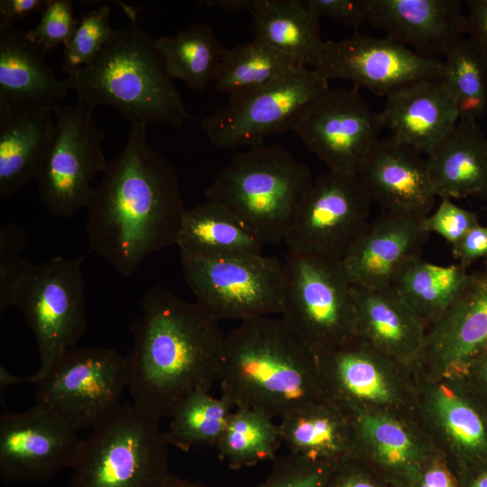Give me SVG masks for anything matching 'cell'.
Segmentation results:
<instances>
[{
	"label": "cell",
	"instance_id": "cell-43",
	"mask_svg": "<svg viewBox=\"0 0 487 487\" xmlns=\"http://www.w3.org/2000/svg\"><path fill=\"white\" fill-rule=\"evenodd\" d=\"M324 487H391L363 459L350 455L336 463Z\"/></svg>",
	"mask_w": 487,
	"mask_h": 487
},
{
	"label": "cell",
	"instance_id": "cell-53",
	"mask_svg": "<svg viewBox=\"0 0 487 487\" xmlns=\"http://www.w3.org/2000/svg\"><path fill=\"white\" fill-rule=\"evenodd\" d=\"M161 487H207V485L195 481H190L181 477L170 475Z\"/></svg>",
	"mask_w": 487,
	"mask_h": 487
},
{
	"label": "cell",
	"instance_id": "cell-25",
	"mask_svg": "<svg viewBox=\"0 0 487 487\" xmlns=\"http://www.w3.org/2000/svg\"><path fill=\"white\" fill-rule=\"evenodd\" d=\"M46 51L14 23L0 22V106L50 108L73 90L59 79L44 59Z\"/></svg>",
	"mask_w": 487,
	"mask_h": 487
},
{
	"label": "cell",
	"instance_id": "cell-47",
	"mask_svg": "<svg viewBox=\"0 0 487 487\" xmlns=\"http://www.w3.org/2000/svg\"><path fill=\"white\" fill-rule=\"evenodd\" d=\"M466 5V37L487 60V0H468Z\"/></svg>",
	"mask_w": 487,
	"mask_h": 487
},
{
	"label": "cell",
	"instance_id": "cell-2",
	"mask_svg": "<svg viewBox=\"0 0 487 487\" xmlns=\"http://www.w3.org/2000/svg\"><path fill=\"white\" fill-rule=\"evenodd\" d=\"M141 308L131 326L127 389L133 404L161 421L187 397L209 392L219 381L225 335L196 301L159 285L143 295Z\"/></svg>",
	"mask_w": 487,
	"mask_h": 487
},
{
	"label": "cell",
	"instance_id": "cell-37",
	"mask_svg": "<svg viewBox=\"0 0 487 487\" xmlns=\"http://www.w3.org/2000/svg\"><path fill=\"white\" fill-rule=\"evenodd\" d=\"M442 61L441 80L455 102L460 119L477 121L487 111V60L465 37Z\"/></svg>",
	"mask_w": 487,
	"mask_h": 487
},
{
	"label": "cell",
	"instance_id": "cell-31",
	"mask_svg": "<svg viewBox=\"0 0 487 487\" xmlns=\"http://www.w3.org/2000/svg\"><path fill=\"white\" fill-rule=\"evenodd\" d=\"M175 244L180 254L209 258L262 254L265 245L231 212L209 200L185 210Z\"/></svg>",
	"mask_w": 487,
	"mask_h": 487
},
{
	"label": "cell",
	"instance_id": "cell-30",
	"mask_svg": "<svg viewBox=\"0 0 487 487\" xmlns=\"http://www.w3.org/2000/svg\"><path fill=\"white\" fill-rule=\"evenodd\" d=\"M254 38L315 69L325 41L319 20L302 0H253L248 10Z\"/></svg>",
	"mask_w": 487,
	"mask_h": 487
},
{
	"label": "cell",
	"instance_id": "cell-40",
	"mask_svg": "<svg viewBox=\"0 0 487 487\" xmlns=\"http://www.w3.org/2000/svg\"><path fill=\"white\" fill-rule=\"evenodd\" d=\"M28 243L25 231L14 223L0 226V314L11 307L14 286L23 271L26 258L23 256Z\"/></svg>",
	"mask_w": 487,
	"mask_h": 487
},
{
	"label": "cell",
	"instance_id": "cell-49",
	"mask_svg": "<svg viewBox=\"0 0 487 487\" xmlns=\"http://www.w3.org/2000/svg\"><path fill=\"white\" fill-rule=\"evenodd\" d=\"M460 487H487V466L461 471Z\"/></svg>",
	"mask_w": 487,
	"mask_h": 487
},
{
	"label": "cell",
	"instance_id": "cell-5",
	"mask_svg": "<svg viewBox=\"0 0 487 487\" xmlns=\"http://www.w3.org/2000/svg\"><path fill=\"white\" fill-rule=\"evenodd\" d=\"M314 179L280 144L264 142L234 152L205 191L264 244L284 242Z\"/></svg>",
	"mask_w": 487,
	"mask_h": 487
},
{
	"label": "cell",
	"instance_id": "cell-39",
	"mask_svg": "<svg viewBox=\"0 0 487 487\" xmlns=\"http://www.w3.org/2000/svg\"><path fill=\"white\" fill-rule=\"evenodd\" d=\"M335 464L289 453L273 461L271 473L257 487H324Z\"/></svg>",
	"mask_w": 487,
	"mask_h": 487
},
{
	"label": "cell",
	"instance_id": "cell-32",
	"mask_svg": "<svg viewBox=\"0 0 487 487\" xmlns=\"http://www.w3.org/2000/svg\"><path fill=\"white\" fill-rule=\"evenodd\" d=\"M468 276L459 263L443 266L418 257L399 271L391 287L426 326H431L458 297Z\"/></svg>",
	"mask_w": 487,
	"mask_h": 487
},
{
	"label": "cell",
	"instance_id": "cell-24",
	"mask_svg": "<svg viewBox=\"0 0 487 487\" xmlns=\"http://www.w3.org/2000/svg\"><path fill=\"white\" fill-rule=\"evenodd\" d=\"M355 335L400 364L420 360L426 325L391 287L353 285Z\"/></svg>",
	"mask_w": 487,
	"mask_h": 487
},
{
	"label": "cell",
	"instance_id": "cell-23",
	"mask_svg": "<svg viewBox=\"0 0 487 487\" xmlns=\"http://www.w3.org/2000/svg\"><path fill=\"white\" fill-rule=\"evenodd\" d=\"M354 455L368 464L391 487H411L425 461L435 452L411 428L381 412L348 411Z\"/></svg>",
	"mask_w": 487,
	"mask_h": 487
},
{
	"label": "cell",
	"instance_id": "cell-44",
	"mask_svg": "<svg viewBox=\"0 0 487 487\" xmlns=\"http://www.w3.org/2000/svg\"><path fill=\"white\" fill-rule=\"evenodd\" d=\"M317 16L327 17L356 30L365 24L363 0H302Z\"/></svg>",
	"mask_w": 487,
	"mask_h": 487
},
{
	"label": "cell",
	"instance_id": "cell-48",
	"mask_svg": "<svg viewBox=\"0 0 487 487\" xmlns=\"http://www.w3.org/2000/svg\"><path fill=\"white\" fill-rule=\"evenodd\" d=\"M49 0H1L0 22L14 23L43 11Z\"/></svg>",
	"mask_w": 487,
	"mask_h": 487
},
{
	"label": "cell",
	"instance_id": "cell-34",
	"mask_svg": "<svg viewBox=\"0 0 487 487\" xmlns=\"http://www.w3.org/2000/svg\"><path fill=\"white\" fill-rule=\"evenodd\" d=\"M282 446L279 424L267 414L235 408L216 446L218 456L234 470L274 461Z\"/></svg>",
	"mask_w": 487,
	"mask_h": 487
},
{
	"label": "cell",
	"instance_id": "cell-21",
	"mask_svg": "<svg viewBox=\"0 0 487 487\" xmlns=\"http://www.w3.org/2000/svg\"><path fill=\"white\" fill-rule=\"evenodd\" d=\"M357 174L381 211L427 216L434 206L427 160L391 136L374 143Z\"/></svg>",
	"mask_w": 487,
	"mask_h": 487
},
{
	"label": "cell",
	"instance_id": "cell-20",
	"mask_svg": "<svg viewBox=\"0 0 487 487\" xmlns=\"http://www.w3.org/2000/svg\"><path fill=\"white\" fill-rule=\"evenodd\" d=\"M365 24L427 56H445L466 37L459 0H363Z\"/></svg>",
	"mask_w": 487,
	"mask_h": 487
},
{
	"label": "cell",
	"instance_id": "cell-50",
	"mask_svg": "<svg viewBox=\"0 0 487 487\" xmlns=\"http://www.w3.org/2000/svg\"><path fill=\"white\" fill-rule=\"evenodd\" d=\"M467 372L473 373L476 385L487 397V350L470 364Z\"/></svg>",
	"mask_w": 487,
	"mask_h": 487
},
{
	"label": "cell",
	"instance_id": "cell-15",
	"mask_svg": "<svg viewBox=\"0 0 487 487\" xmlns=\"http://www.w3.org/2000/svg\"><path fill=\"white\" fill-rule=\"evenodd\" d=\"M328 80L345 79L358 88L387 96L421 79H441L443 61L421 55L389 37L355 32L325 41L315 68Z\"/></svg>",
	"mask_w": 487,
	"mask_h": 487
},
{
	"label": "cell",
	"instance_id": "cell-22",
	"mask_svg": "<svg viewBox=\"0 0 487 487\" xmlns=\"http://www.w3.org/2000/svg\"><path fill=\"white\" fill-rule=\"evenodd\" d=\"M380 113L392 139L427 156L452 133L460 119L441 79H421L393 91Z\"/></svg>",
	"mask_w": 487,
	"mask_h": 487
},
{
	"label": "cell",
	"instance_id": "cell-45",
	"mask_svg": "<svg viewBox=\"0 0 487 487\" xmlns=\"http://www.w3.org/2000/svg\"><path fill=\"white\" fill-rule=\"evenodd\" d=\"M451 248L454 258L466 269L477 260H485L487 258V226L480 223L474 225Z\"/></svg>",
	"mask_w": 487,
	"mask_h": 487
},
{
	"label": "cell",
	"instance_id": "cell-6",
	"mask_svg": "<svg viewBox=\"0 0 487 487\" xmlns=\"http://www.w3.org/2000/svg\"><path fill=\"white\" fill-rule=\"evenodd\" d=\"M169 447L159 420L122 404L82 438L69 487H161Z\"/></svg>",
	"mask_w": 487,
	"mask_h": 487
},
{
	"label": "cell",
	"instance_id": "cell-52",
	"mask_svg": "<svg viewBox=\"0 0 487 487\" xmlns=\"http://www.w3.org/2000/svg\"><path fill=\"white\" fill-rule=\"evenodd\" d=\"M29 382L28 377L22 378L10 373L3 365L0 367V387L5 389L14 384Z\"/></svg>",
	"mask_w": 487,
	"mask_h": 487
},
{
	"label": "cell",
	"instance_id": "cell-29",
	"mask_svg": "<svg viewBox=\"0 0 487 487\" xmlns=\"http://www.w3.org/2000/svg\"><path fill=\"white\" fill-rule=\"evenodd\" d=\"M425 409L464 469L487 466V419L476 405L449 382L432 384Z\"/></svg>",
	"mask_w": 487,
	"mask_h": 487
},
{
	"label": "cell",
	"instance_id": "cell-11",
	"mask_svg": "<svg viewBox=\"0 0 487 487\" xmlns=\"http://www.w3.org/2000/svg\"><path fill=\"white\" fill-rule=\"evenodd\" d=\"M328 88V79L320 71L299 66L261 87L231 96L200 125L218 149L251 147L291 130L302 109Z\"/></svg>",
	"mask_w": 487,
	"mask_h": 487
},
{
	"label": "cell",
	"instance_id": "cell-12",
	"mask_svg": "<svg viewBox=\"0 0 487 487\" xmlns=\"http://www.w3.org/2000/svg\"><path fill=\"white\" fill-rule=\"evenodd\" d=\"M56 132L37 189L54 216L69 217L86 208L95 177L107 168L102 152L105 133L93 123L92 111L78 105L54 107Z\"/></svg>",
	"mask_w": 487,
	"mask_h": 487
},
{
	"label": "cell",
	"instance_id": "cell-17",
	"mask_svg": "<svg viewBox=\"0 0 487 487\" xmlns=\"http://www.w3.org/2000/svg\"><path fill=\"white\" fill-rule=\"evenodd\" d=\"M425 216L381 211L368 221L341 259L352 284L369 289L391 286L399 271L420 257L429 235Z\"/></svg>",
	"mask_w": 487,
	"mask_h": 487
},
{
	"label": "cell",
	"instance_id": "cell-8",
	"mask_svg": "<svg viewBox=\"0 0 487 487\" xmlns=\"http://www.w3.org/2000/svg\"><path fill=\"white\" fill-rule=\"evenodd\" d=\"M84 260L56 256L41 263L25 262L11 307L22 312L37 342L40 364L29 382L77 346L86 332Z\"/></svg>",
	"mask_w": 487,
	"mask_h": 487
},
{
	"label": "cell",
	"instance_id": "cell-1",
	"mask_svg": "<svg viewBox=\"0 0 487 487\" xmlns=\"http://www.w3.org/2000/svg\"><path fill=\"white\" fill-rule=\"evenodd\" d=\"M86 207L89 251L120 274L133 275L152 253L175 244L185 210L178 172L133 123Z\"/></svg>",
	"mask_w": 487,
	"mask_h": 487
},
{
	"label": "cell",
	"instance_id": "cell-33",
	"mask_svg": "<svg viewBox=\"0 0 487 487\" xmlns=\"http://www.w3.org/2000/svg\"><path fill=\"white\" fill-rule=\"evenodd\" d=\"M171 78L184 81L191 90L200 92L219 73L225 49L217 41L211 26L196 23L174 35L155 39Z\"/></svg>",
	"mask_w": 487,
	"mask_h": 487
},
{
	"label": "cell",
	"instance_id": "cell-9",
	"mask_svg": "<svg viewBox=\"0 0 487 487\" xmlns=\"http://www.w3.org/2000/svg\"><path fill=\"white\" fill-rule=\"evenodd\" d=\"M37 403L78 431L93 428L122 403L128 388L126 356L102 347L75 346L32 380Z\"/></svg>",
	"mask_w": 487,
	"mask_h": 487
},
{
	"label": "cell",
	"instance_id": "cell-19",
	"mask_svg": "<svg viewBox=\"0 0 487 487\" xmlns=\"http://www.w3.org/2000/svg\"><path fill=\"white\" fill-rule=\"evenodd\" d=\"M317 357L329 397L347 411H372V407H389L400 400L399 383L392 372L400 363L363 338L355 335Z\"/></svg>",
	"mask_w": 487,
	"mask_h": 487
},
{
	"label": "cell",
	"instance_id": "cell-3",
	"mask_svg": "<svg viewBox=\"0 0 487 487\" xmlns=\"http://www.w3.org/2000/svg\"><path fill=\"white\" fill-rule=\"evenodd\" d=\"M221 396L281 419L331 399L312 348L280 317L241 321L225 335Z\"/></svg>",
	"mask_w": 487,
	"mask_h": 487
},
{
	"label": "cell",
	"instance_id": "cell-10",
	"mask_svg": "<svg viewBox=\"0 0 487 487\" xmlns=\"http://www.w3.org/2000/svg\"><path fill=\"white\" fill-rule=\"evenodd\" d=\"M180 262L195 301L217 321L280 315L283 262L277 258L180 254Z\"/></svg>",
	"mask_w": 487,
	"mask_h": 487
},
{
	"label": "cell",
	"instance_id": "cell-27",
	"mask_svg": "<svg viewBox=\"0 0 487 487\" xmlns=\"http://www.w3.org/2000/svg\"><path fill=\"white\" fill-rule=\"evenodd\" d=\"M427 164L436 197L487 199V136L476 120L459 119Z\"/></svg>",
	"mask_w": 487,
	"mask_h": 487
},
{
	"label": "cell",
	"instance_id": "cell-13",
	"mask_svg": "<svg viewBox=\"0 0 487 487\" xmlns=\"http://www.w3.org/2000/svg\"><path fill=\"white\" fill-rule=\"evenodd\" d=\"M384 129L356 87L328 88L308 103L293 131L329 170L358 173Z\"/></svg>",
	"mask_w": 487,
	"mask_h": 487
},
{
	"label": "cell",
	"instance_id": "cell-38",
	"mask_svg": "<svg viewBox=\"0 0 487 487\" xmlns=\"http://www.w3.org/2000/svg\"><path fill=\"white\" fill-rule=\"evenodd\" d=\"M113 31L108 5L87 11L78 19L74 32L64 45L62 69L69 76L90 62L102 51Z\"/></svg>",
	"mask_w": 487,
	"mask_h": 487
},
{
	"label": "cell",
	"instance_id": "cell-7",
	"mask_svg": "<svg viewBox=\"0 0 487 487\" xmlns=\"http://www.w3.org/2000/svg\"><path fill=\"white\" fill-rule=\"evenodd\" d=\"M280 317L316 354L354 338L353 284L342 261L288 251Z\"/></svg>",
	"mask_w": 487,
	"mask_h": 487
},
{
	"label": "cell",
	"instance_id": "cell-28",
	"mask_svg": "<svg viewBox=\"0 0 487 487\" xmlns=\"http://www.w3.org/2000/svg\"><path fill=\"white\" fill-rule=\"evenodd\" d=\"M282 445L290 454L337 463L354 454L349 412L332 399L308 405L280 419Z\"/></svg>",
	"mask_w": 487,
	"mask_h": 487
},
{
	"label": "cell",
	"instance_id": "cell-14",
	"mask_svg": "<svg viewBox=\"0 0 487 487\" xmlns=\"http://www.w3.org/2000/svg\"><path fill=\"white\" fill-rule=\"evenodd\" d=\"M372 199L357 173L328 170L314 179L284 243L288 251L342 259Z\"/></svg>",
	"mask_w": 487,
	"mask_h": 487
},
{
	"label": "cell",
	"instance_id": "cell-35",
	"mask_svg": "<svg viewBox=\"0 0 487 487\" xmlns=\"http://www.w3.org/2000/svg\"><path fill=\"white\" fill-rule=\"evenodd\" d=\"M302 66L293 58L254 38L225 49L216 88L231 96L261 87Z\"/></svg>",
	"mask_w": 487,
	"mask_h": 487
},
{
	"label": "cell",
	"instance_id": "cell-16",
	"mask_svg": "<svg viewBox=\"0 0 487 487\" xmlns=\"http://www.w3.org/2000/svg\"><path fill=\"white\" fill-rule=\"evenodd\" d=\"M76 428L35 404L0 417V476L7 482H45L71 469L82 438Z\"/></svg>",
	"mask_w": 487,
	"mask_h": 487
},
{
	"label": "cell",
	"instance_id": "cell-4",
	"mask_svg": "<svg viewBox=\"0 0 487 487\" xmlns=\"http://www.w3.org/2000/svg\"><path fill=\"white\" fill-rule=\"evenodd\" d=\"M121 6L130 23L114 29L102 51L69 76L77 104L92 112L98 106H113L130 124L180 127L189 116L155 39L138 25L132 7Z\"/></svg>",
	"mask_w": 487,
	"mask_h": 487
},
{
	"label": "cell",
	"instance_id": "cell-36",
	"mask_svg": "<svg viewBox=\"0 0 487 487\" xmlns=\"http://www.w3.org/2000/svg\"><path fill=\"white\" fill-rule=\"evenodd\" d=\"M233 405L208 391L195 392L183 400L171 414L165 431L170 446L188 452L203 445L216 446L232 414Z\"/></svg>",
	"mask_w": 487,
	"mask_h": 487
},
{
	"label": "cell",
	"instance_id": "cell-54",
	"mask_svg": "<svg viewBox=\"0 0 487 487\" xmlns=\"http://www.w3.org/2000/svg\"><path fill=\"white\" fill-rule=\"evenodd\" d=\"M484 262V271L487 272V258L483 261Z\"/></svg>",
	"mask_w": 487,
	"mask_h": 487
},
{
	"label": "cell",
	"instance_id": "cell-51",
	"mask_svg": "<svg viewBox=\"0 0 487 487\" xmlns=\"http://www.w3.org/2000/svg\"><path fill=\"white\" fill-rule=\"evenodd\" d=\"M253 0H206L199 4L206 7L219 8L226 11H247Z\"/></svg>",
	"mask_w": 487,
	"mask_h": 487
},
{
	"label": "cell",
	"instance_id": "cell-46",
	"mask_svg": "<svg viewBox=\"0 0 487 487\" xmlns=\"http://www.w3.org/2000/svg\"><path fill=\"white\" fill-rule=\"evenodd\" d=\"M411 487H460V482L446 459L434 453L423 464Z\"/></svg>",
	"mask_w": 487,
	"mask_h": 487
},
{
	"label": "cell",
	"instance_id": "cell-42",
	"mask_svg": "<svg viewBox=\"0 0 487 487\" xmlns=\"http://www.w3.org/2000/svg\"><path fill=\"white\" fill-rule=\"evenodd\" d=\"M423 223L429 234H437L453 246L478 225L479 220L477 213L462 208L449 198H441L436 211L427 215Z\"/></svg>",
	"mask_w": 487,
	"mask_h": 487
},
{
	"label": "cell",
	"instance_id": "cell-26",
	"mask_svg": "<svg viewBox=\"0 0 487 487\" xmlns=\"http://www.w3.org/2000/svg\"><path fill=\"white\" fill-rule=\"evenodd\" d=\"M50 108L0 106V198L39 178L51 152L56 123Z\"/></svg>",
	"mask_w": 487,
	"mask_h": 487
},
{
	"label": "cell",
	"instance_id": "cell-18",
	"mask_svg": "<svg viewBox=\"0 0 487 487\" xmlns=\"http://www.w3.org/2000/svg\"><path fill=\"white\" fill-rule=\"evenodd\" d=\"M487 350V272L469 274L466 283L445 313L426 334L420 360L440 377L465 374Z\"/></svg>",
	"mask_w": 487,
	"mask_h": 487
},
{
	"label": "cell",
	"instance_id": "cell-41",
	"mask_svg": "<svg viewBox=\"0 0 487 487\" xmlns=\"http://www.w3.org/2000/svg\"><path fill=\"white\" fill-rule=\"evenodd\" d=\"M78 23L70 0H49L37 25L26 32L27 36L46 52L59 44L65 45Z\"/></svg>",
	"mask_w": 487,
	"mask_h": 487
}]
</instances>
